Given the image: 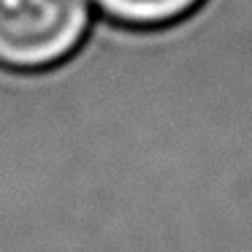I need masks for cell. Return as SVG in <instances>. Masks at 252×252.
Returning <instances> with one entry per match:
<instances>
[{"label": "cell", "mask_w": 252, "mask_h": 252, "mask_svg": "<svg viewBox=\"0 0 252 252\" xmlns=\"http://www.w3.org/2000/svg\"><path fill=\"white\" fill-rule=\"evenodd\" d=\"M87 22L84 0H0V68L57 65L76 52Z\"/></svg>", "instance_id": "1"}, {"label": "cell", "mask_w": 252, "mask_h": 252, "mask_svg": "<svg viewBox=\"0 0 252 252\" xmlns=\"http://www.w3.org/2000/svg\"><path fill=\"white\" fill-rule=\"evenodd\" d=\"M203 0H95V6L125 28H165L195 11Z\"/></svg>", "instance_id": "2"}]
</instances>
